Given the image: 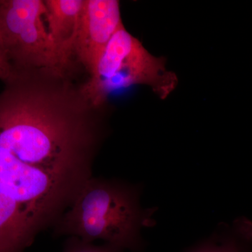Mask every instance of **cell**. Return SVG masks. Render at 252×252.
Returning a JSON list of instances; mask_svg holds the SVG:
<instances>
[{
  "label": "cell",
  "mask_w": 252,
  "mask_h": 252,
  "mask_svg": "<svg viewBox=\"0 0 252 252\" xmlns=\"http://www.w3.org/2000/svg\"><path fill=\"white\" fill-rule=\"evenodd\" d=\"M193 252H241L233 241L225 242L220 245H209Z\"/></svg>",
  "instance_id": "obj_8"
},
{
  "label": "cell",
  "mask_w": 252,
  "mask_h": 252,
  "mask_svg": "<svg viewBox=\"0 0 252 252\" xmlns=\"http://www.w3.org/2000/svg\"><path fill=\"white\" fill-rule=\"evenodd\" d=\"M148 222L133 189L92 176L53 227V234L89 243L102 240L119 251L138 252L140 230Z\"/></svg>",
  "instance_id": "obj_1"
},
{
  "label": "cell",
  "mask_w": 252,
  "mask_h": 252,
  "mask_svg": "<svg viewBox=\"0 0 252 252\" xmlns=\"http://www.w3.org/2000/svg\"><path fill=\"white\" fill-rule=\"evenodd\" d=\"M109 245H96L86 243L80 239L69 237L63 245L62 252H120Z\"/></svg>",
  "instance_id": "obj_7"
},
{
  "label": "cell",
  "mask_w": 252,
  "mask_h": 252,
  "mask_svg": "<svg viewBox=\"0 0 252 252\" xmlns=\"http://www.w3.org/2000/svg\"><path fill=\"white\" fill-rule=\"evenodd\" d=\"M165 63V58L150 54L123 25L112 36L81 89L97 107H104L112 93L137 85L149 86L165 99L179 82L177 74L167 70Z\"/></svg>",
  "instance_id": "obj_2"
},
{
  "label": "cell",
  "mask_w": 252,
  "mask_h": 252,
  "mask_svg": "<svg viewBox=\"0 0 252 252\" xmlns=\"http://www.w3.org/2000/svg\"><path fill=\"white\" fill-rule=\"evenodd\" d=\"M45 19L51 40L64 62L77 64L74 50L84 0H46Z\"/></svg>",
  "instance_id": "obj_5"
},
{
  "label": "cell",
  "mask_w": 252,
  "mask_h": 252,
  "mask_svg": "<svg viewBox=\"0 0 252 252\" xmlns=\"http://www.w3.org/2000/svg\"><path fill=\"white\" fill-rule=\"evenodd\" d=\"M124 25L117 0H84L74 46L76 63L91 74L112 36Z\"/></svg>",
  "instance_id": "obj_4"
},
{
  "label": "cell",
  "mask_w": 252,
  "mask_h": 252,
  "mask_svg": "<svg viewBox=\"0 0 252 252\" xmlns=\"http://www.w3.org/2000/svg\"><path fill=\"white\" fill-rule=\"evenodd\" d=\"M36 238L19 207L0 194V252H26Z\"/></svg>",
  "instance_id": "obj_6"
},
{
  "label": "cell",
  "mask_w": 252,
  "mask_h": 252,
  "mask_svg": "<svg viewBox=\"0 0 252 252\" xmlns=\"http://www.w3.org/2000/svg\"><path fill=\"white\" fill-rule=\"evenodd\" d=\"M41 0L0 1V79L16 73L67 70L76 67L64 62L44 23Z\"/></svg>",
  "instance_id": "obj_3"
}]
</instances>
